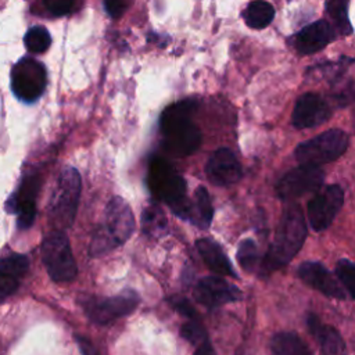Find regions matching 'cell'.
I'll list each match as a JSON object with an SVG mask.
<instances>
[{"label": "cell", "instance_id": "19", "mask_svg": "<svg viewBox=\"0 0 355 355\" xmlns=\"http://www.w3.org/2000/svg\"><path fill=\"white\" fill-rule=\"evenodd\" d=\"M29 268V259L21 254H12L0 262V300L14 294Z\"/></svg>", "mask_w": 355, "mask_h": 355}, {"label": "cell", "instance_id": "24", "mask_svg": "<svg viewBox=\"0 0 355 355\" xmlns=\"http://www.w3.org/2000/svg\"><path fill=\"white\" fill-rule=\"evenodd\" d=\"M194 198H196V204L193 205V209H194L193 223H197L200 227L207 229L211 225V220L214 216V208H212L209 193L207 191L205 187L200 186L196 190Z\"/></svg>", "mask_w": 355, "mask_h": 355}, {"label": "cell", "instance_id": "34", "mask_svg": "<svg viewBox=\"0 0 355 355\" xmlns=\"http://www.w3.org/2000/svg\"><path fill=\"white\" fill-rule=\"evenodd\" d=\"M354 129H355V112H354Z\"/></svg>", "mask_w": 355, "mask_h": 355}, {"label": "cell", "instance_id": "4", "mask_svg": "<svg viewBox=\"0 0 355 355\" xmlns=\"http://www.w3.org/2000/svg\"><path fill=\"white\" fill-rule=\"evenodd\" d=\"M135 218L130 207L121 197H112L105 207V220L100 225L90 244V255L98 257L122 245L133 233Z\"/></svg>", "mask_w": 355, "mask_h": 355}, {"label": "cell", "instance_id": "16", "mask_svg": "<svg viewBox=\"0 0 355 355\" xmlns=\"http://www.w3.org/2000/svg\"><path fill=\"white\" fill-rule=\"evenodd\" d=\"M297 275L306 286L320 291L327 297L337 298V300L345 298V293L341 284L326 269V266H323L319 262H313V261L302 262L297 270Z\"/></svg>", "mask_w": 355, "mask_h": 355}, {"label": "cell", "instance_id": "14", "mask_svg": "<svg viewBox=\"0 0 355 355\" xmlns=\"http://www.w3.org/2000/svg\"><path fill=\"white\" fill-rule=\"evenodd\" d=\"M39 189L37 176L29 175L24 179L18 191H15L10 200L6 202L8 212H15L18 215V227L28 229L36 216L35 198Z\"/></svg>", "mask_w": 355, "mask_h": 355}, {"label": "cell", "instance_id": "26", "mask_svg": "<svg viewBox=\"0 0 355 355\" xmlns=\"http://www.w3.org/2000/svg\"><path fill=\"white\" fill-rule=\"evenodd\" d=\"M24 43L31 53H44L51 43V37L46 28L33 26L25 33Z\"/></svg>", "mask_w": 355, "mask_h": 355}, {"label": "cell", "instance_id": "21", "mask_svg": "<svg viewBox=\"0 0 355 355\" xmlns=\"http://www.w3.org/2000/svg\"><path fill=\"white\" fill-rule=\"evenodd\" d=\"M197 250L211 270L222 276L237 277L229 258L216 241L211 239H200L197 240Z\"/></svg>", "mask_w": 355, "mask_h": 355}, {"label": "cell", "instance_id": "20", "mask_svg": "<svg viewBox=\"0 0 355 355\" xmlns=\"http://www.w3.org/2000/svg\"><path fill=\"white\" fill-rule=\"evenodd\" d=\"M306 324L323 354H343L345 351V344L340 333L334 327L322 323L316 315L309 313Z\"/></svg>", "mask_w": 355, "mask_h": 355}, {"label": "cell", "instance_id": "30", "mask_svg": "<svg viewBox=\"0 0 355 355\" xmlns=\"http://www.w3.org/2000/svg\"><path fill=\"white\" fill-rule=\"evenodd\" d=\"M336 273L341 284L355 298V263L347 259H341L336 266Z\"/></svg>", "mask_w": 355, "mask_h": 355}, {"label": "cell", "instance_id": "31", "mask_svg": "<svg viewBox=\"0 0 355 355\" xmlns=\"http://www.w3.org/2000/svg\"><path fill=\"white\" fill-rule=\"evenodd\" d=\"M169 304L183 316L189 318V319H196L197 318V312L194 309V306L190 304V301L182 295H173L169 298Z\"/></svg>", "mask_w": 355, "mask_h": 355}, {"label": "cell", "instance_id": "22", "mask_svg": "<svg viewBox=\"0 0 355 355\" xmlns=\"http://www.w3.org/2000/svg\"><path fill=\"white\" fill-rule=\"evenodd\" d=\"M270 348H272V352L277 354V355H308V354H311V349L293 331H283V333L275 334L270 341Z\"/></svg>", "mask_w": 355, "mask_h": 355}, {"label": "cell", "instance_id": "1", "mask_svg": "<svg viewBox=\"0 0 355 355\" xmlns=\"http://www.w3.org/2000/svg\"><path fill=\"white\" fill-rule=\"evenodd\" d=\"M196 107L194 100H182L169 105L162 112L159 128L162 132V147L168 154L187 157L200 147L201 132L191 121Z\"/></svg>", "mask_w": 355, "mask_h": 355}, {"label": "cell", "instance_id": "28", "mask_svg": "<svg viewBox=\"0 0 355 355\" xmlns=\"http://www.w3.org/2000/svg\"><path fill=\"white\" fill-rule=\"evenodd\" d=\"M327 11L330 17L333 18L336 26L341 33H349L351 26L347 18V6L345 0H329L327 3Z\"/></svg>", "mask_w": 355, "mask_h": 355}, {"label": "cell", "instance_id": "7", "mask_svg": "<svg viewBox=\"0 0 355 355\" xmlns=\"http://www.w3.org/2000/svg\"><path fill=\"white\" fill-rule=\"evenodd\" d=\"M40 251L46 269L53 280L69 282L76 276V262L71 251L69 240L62 230L47 234L42 243Z\"/></svg>", "mask_w": 355, "mask_h": 355}, {"label": "cell", "instance_id": "23", "mask_svg": "<svg viewBox=\"0 0 355 355\" xmlns=\"http://www.w3.org/2000/svg\"><path fill=\"white\" fill-rule=\"evenodd\" d=\"M243 17L250 28L262 29L272 22L275 17V10L268 1L255 0L248 4L245 11L243 12Z\"/></svg>", "mask_w": 355, "mask_h": 355}, {"label": "cell", "instance_id": "13", "mask_svg": "<svg viewBox=\"0 0 355 355\" xmlns=\"http://www.w3.org/2000/svg\"><path fill=\"white\" fill-rule=\"evenodd\" d=\"M194 298L207 308H216L227 302L239 301L241 291L222 277L209 276L198 282L194 288Z\"/></svg>", "mask_w": 355, "mask_h": 355}, {"label": "cell", "instance_id": "3", "mask_svg": "<svg viewBox=\"0 0 355 355\" xmlns=\"http://www.w3.org/2000/svg\"><path fill=\"white\" fill-rule=\"evenodd\" d=\"M148 184L153 194L166 202L178 216L194 220L193 205L186 200V180L166 159L154 158L151 161Z\"/></svg>", "mask_w": 355, "mask_h": 355}, {"label": "cell", "instance_id": "6", "mask_svg": "<svg viewBox=\"0 0 355 355\" xmlns=\"http://www.w3.org/2000/svg\"><path fill=\"white\" fill-rule=\"evenodd\" d=\"M348 135L341 129H330L297 146L294 155L300 164L316 165L340 158L348 147Z\"/></svg>", "mask_w": 355, "mask_h": 355}, {"label": "cell", "instance_id": "9", "mask_svg": "<svg viewBox=\"0 0 355 355\" xmlns=\"http://www.w3.org/2000/svg\"><path fill=\"white\" fill-rule=\"evenodd\" d=\"M324 172L320 166L300 164V166L290 169L282 176L276 184V194L284 201L294 200L318 190L322 186Z\"/></svg>", "mask_w": 355, "mask_h": 355}, {"label": "cell", "instance_id": "8", "mask_svg": "<svg viewBox=\"0 0 355 355\" xmlns=\"http://www.w3.org/2000/svg\"><path fill=\"white\" fill-rule=\"evenodd\" d=\"M47 83L46 68L35 58H21L11 69V89L14 94L26 103L37 100Z\"/></svg>", "mask_w": 355, "mask_h": 355}, {"label": "cell", "instance_id": "33", "mask_svg": "<svg viewBox=\"0 0 355 355\" xmlns=\"http://www.w3.org/2000/svg\"><path fill=\"white\" fill-rule=\"evenodd\" d=\"M104 6L107 12L114 18L121 17L126 8L125 0H104Z\"/></svg>", "mask_w": 355, "mask_h": 355}, {"label": "cell", "instance_id": "25", "mask_svg": "<svg viewBox=\"0 0 355 355\" xmlns=\"http://www.w3.org/2000/svg\"><path fill=\"white\" fill-rule=\"evenodd\" d=\"M180 334H182L183 338H186L189 343H191L193 345L197 347L198 354H205V352L211 354V352H214V349L208 344L207 333L198 322L191 319L190 322L184 323L180 329Z\"/></svg>", "mask_w": 355, "mask_h": 355}, {"label": "cell", "instance_id": "2", "mask_svg": "<svg viewBox=\"0 0 355 355\" xmlns=\"http://www.w3.org/2000/svg\"><path fill=\"white\" fill-rule=\"evenodd\" d=\"M306 225L300 205H288L279 222L275 239L262 263L263 270H275L287 265L302 247Z\"/></svg>", "mask_w": 355, "mask_h": 355}, {"label": "cell", "instance_id": "15", "mask_svg": "<svg viewBox=\"0 0 355 355\" xmlns=\"http://www.w3.org/2000/svg\"><path fill=\"white\" fill-rule=\"evenodd\" d=\"M205 172L208 179L216 186H230L240 180L243 172L236 155L229 148H218L209 157Z\"/></svg>", "mask_w": 355, "mask_h": 355}, {"label": "cell", "instance_id": "5", "mask_svg": "<svg viewBox=\"0 0 355 355\" xmlns=\"http://www.w3.org/2000/svg\"><path fill=\"white\" fill-rule=\"evenodd\" d=\"M80 189L82 180L79 172L72 166L62 169L49 208V218L58 230L67 229L73 223L79 204Z\"/></svg>", "mask_w": 355, "mask_h": 355}, {"label": "cell", "instance_id": "10", "mask_svg": "<svg viewBox=\"0 0 355 355\" xmlns=\"http://www.w3.org/2000/svg\"><path fill=\"white\" fill-rule=\"evenodd\" d=\"M139 302V297L133 291H125L119 295L98 298L93 297L83 301L86 315L96 323L107 324L128 313H130Z\"/></svg>", "mask_w": 355, "mask_h": 355}, {"label": "cell", "instance_id": "11", "mask_svg": "<svg viewBox=\"0 0 355 355\" xmlns=\"http://www.w3.org/2000/svg\"><path fill=\"white\" fill-rule=\"evenodd\" d=\"M344 204V191L338 184H330L318 191L308 202V220L313 230L327 229Z\"/></svg>", "mask_w": 355, "mask_h": 355}, {"label": "cell", "instance_id": "18", "mask_svg": "<svg viewBox=\"0 0 355 355\" xmlns=\"http://www.w3.org/2000/svg\"><path fill=\"white\" fill-rule=\"evenodd\" d=\"M334 37L333 28L326 21H316L301 29L293 40L300 54H312L324 49Z\"/></svg>", "mask_w": 355, "mask_h": 355}, {"label": "cell", "instance_id": "32", "mask_svg": "<svg viewBox=\"0 0 355 355\" xmlns=\"http://www.w3.org/2000/svg\"><path fill=\"white\" fill-rule=\"evenodd\" d=\"M43 3L51 14L61 17V15H67L72 11L75 0H43Z\"/></svg>", "mask_w": 355, "mask_h": 355}, {"label": "cell", "instance_id": "27", "mask_svg": "<svg viewBox=\"0 0 355 355\" xmlns=\"http://www.w3.org/2000/svg\"><path fill=\"white\" fill-rule=\"evenodd\" d=\"M237 261L244 270H247V272L255 270L258 261H259V254H258V247L254 240L245 239L240 243L239 250H237Z\"/></svg>", "mask_w": 355, "mask_h": 355}, {"label": "cell", "instance_id": "12", "mask_svg": "<svg viewBox=\"0 0 355 355\" xmlns=\"http://www.w3.org/2000/svg\"><path fill=\"white\" fill-rule=\"evenodd\" d=\"M330 115V104L320 94L308 92L297 98L291 114V123L297 129L313 128L327 121Z\"/></svg>", "mask_w": 355, "mask_h": 355}, {"label": "cell", "instance_id": "17", "mask_svg": "<svg viewBox=\"0 0 355 355\" xmlns=\"http://www.w3.org/2000/svg\"><path fill=\"white\" fill-rule=\"evenodd\" d=\"M330 97L338 107H344L355 100V61L343 62L329 78Z\"/></svg>", "mask_w": 355, "mask_h": 355}, {"label": "cell", "instance_id": "29", "mask_svg": "<svg viewBox=\"0 0 355 355\" xmlns=\"http://www.w3.org/2000/svg\"><path fill=\"white\" fill-rule=\"evenodd\" d=\"M165 225H166V220L159 208H157V207L146 208V211L143 214V229L147 233H150V234L159 233L164 230Z\"/></svg>", "mask_w": 355, "mask_h": 355}]
</instances>
